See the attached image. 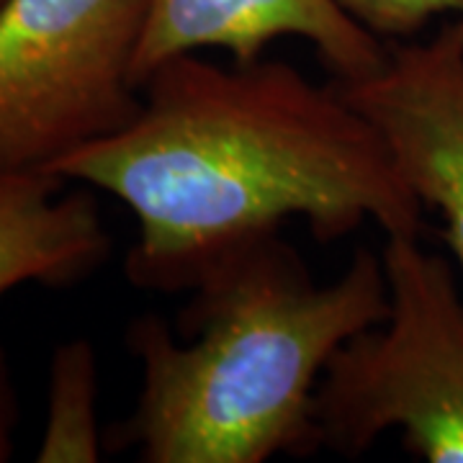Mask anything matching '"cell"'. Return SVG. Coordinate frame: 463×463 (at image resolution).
<instances>
[{
  "label": "cell",
  "instance_id": "9",
  "mask_svg": "<svg viewBox=\"0 0 463 463\" xmlns=\"http://www.w3.org/2000/svg\"><path fill=\"white\" fill-rule=\"evenodd\" d=\"M337 5L379 39H407L438 16L463 26V0H337Z\"/></svg>",
  "mask_w": 463,
  "mask_h": 463
},
{
  "label": "cell",
  "instance_id": "5",
  "mask_svg": "<svg viewBox=\"0 0 463 463\" xmlns=\"http://www.w3.org/2000/svg\"><path fill=\"white\" fill-rule=\"evenodd\" d=\"M376 127L402 181L443 219V237L463 273V26L430 42H394L379 70L335 80Z\"/></svg>",
  "mask_w": 463,
  "mask_h": 463
},
{
  "label": "cell",
  "instance_id": "3",
  "mask_svg": "<svg viewBox=\"0 0 463 463\" xmlns=\"http://www.w3.org/2000/svg\"><path fill=\"white\" fill-rule=\"evenodd\" d=\"M389 315L340 347L315 402L319 443L358 458L386 432L428 463H463V298L443 255L386 237Z\"/></svg>",
  "mask_w": 463,
  "mask_h": 463
},
{
  "label": "cell",
  "instance_id": "8",
  "mask_svg": "<svg viewBox=\"0 0 463 463\" xmlns=\"http://www.w3.org/2000/svg\"><path fill=\"white\" fill-rule=\"evenodd\" d=\"M99 368L90 340L78 337L54 350L50 365V402L39 463H96L103 458L96 417Z\"/></svg>",
  "mask_w": 463,
  "mask_h": 463
},
{
  "label": "cell",
  "instance_id": "2",
  "mask_svg": "<svg viewBox=\"0 0 463 463\" xmlns=\"http://www.w3.org/2000/svg\"><path fill=\"white\" fill-rule=\"evenodd\" d=\"M389 315L381 252L361 248L319 283L281 234L242 250L191 291L178 327L139 317L142 368L111 443L142 463H265L322 450L315 402L332 355Z\"/></svg>",
  "mask_w": 463,
  "mask_h": 463
},
{
  "label": "cell",
  "instance_id": "7",
  "mask_svg": "<svg viewBox=\"0 0 463 463\" xmlns=\"http://www.w3.org/2000/svg\"><path fill=\"white\" fill-rule=\"evenodd\" d=\"M111 252L90 191L47 170L0 165V297L24 283L70 286Z\"/></svg>",
  "mask_w": 463,
  "mask_h": 463
},
{
  "label": "cell",
  "instance_id": "10",
  "mask_svg": "<svg viewBox=\"0 0 463 463\" xmlns=\"http://www.w3.org/2000/svg\"><path fill=\"white\" fill-rule=\"evenodd\" d=\"M14 422H16V402H14V392H11L8 373H5V365H3V355H0V463L11 458Z\"/></svg>",
  "mask_w": 463,
  "mask_h": 463
},
{
  "label": "cell",
  "instance_id": "1",
  "mask_svg": "<svg viewBox=\"0 0 463 463\" xmlns=\"http://www.w3.org/2000/svg\"><path fill=\"white\" fill-rule=\"evenodd\" d=\"M50 173L132 209L137 240L124 273L142 291H194L288 219H304L319 242L365 222L386 237H420L425 227V206L340 85L268 57L167 60L142 83L129 127Z\"/></svg>",
  "mask_w": 463,
  "mask_h": 463
},
{
  "label": "cell",
  "instance_id": "4",
  "mask_svg": "<svg viewBox=\"0 0 463 463\" xmlns=\"http://www.w3.org/2000/svg\"><path fill=\"white\" fill-rule=\"evenodd\" d=\"M147 0L0 3V165L47 170L142 111Z\"/></svg>",
  "mask_w": 463,
  "mask_h": 463
},
{
  "label": "cell",
  "instance_id": "6",
  "mask_svg": "<svg viewBox=\"0 0 463 463\" xmlns=\"http://www.w3.org/2000/svg\"><path fill=\"white\" fill-rule=\"evenodd\" d=\"M283 36L312 44L332 80H358L379 70L389 44L361 26L337 0H147L145 32L134 57V83L173 57L227 52L250 65Z\"/></svg>",
  "mask_w": 463,
  "mask_h": 463
},
{
  "label": "cell",
  "instance_id": "11",
  "mask_svg": "<svg viewBox=\"0 0 463 463\" xmlns=\"http://www.w3.org/2000/svg\"><path fill=\"white\" fill-rule=\"evenodd\" d=\"M0 3H3V0H0Z\"/></svg>",
  "mask_w": 463,
  "mask_h": 463
}]
</instances>
